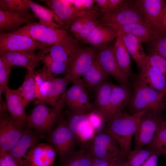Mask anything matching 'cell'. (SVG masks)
Returning <instances> with one entry per match:
<instances>
[{"label": "cell", "instance_id": "30bf717a", "mask_svg": "<svg viewBox=\"0 0 166 166\" xmlns=\"http://www.w3.org/2000/svg\"><path fill=\"white\" fill-rule=\"evenodd\" d=\"M50 46L24 35L11 33H0V51L34 53Z\"/></svg>", "mask_w": 166, "mask_h": 166}, {"label": "cell", "instance_id": "7c38bea8", "mask_svg": "<svg viewBox=\"0 0 166 166\" xmlns=\"http://www.w3.org/2000/svg\"><path fill=\"white\" fill-rule=\"evenodd\" d=\"M97 52L91 48H76L66 75L71 82L81 79L86 68L97 57Z\"/></svg>", "mask_w": 166, "mask_h": 166}, {"label": "cell", "instance_id": "60d3db41", "mask_svg": "<svg viewBox=\"0 0 166 166\" xmlns=\"http://www.w3.org/2000/svg\"><path fill=\"white\" fill-rule=\"evenodd\" d=\"M95 10L86 11L79 15L72 22L70 26V31L76 37L81 31L86 21Z\"/></svg>", "mask_w": 166, "mask_h": 166}, {"label": "cell", "instance_id": "44dd1931", "mask_svg": "<svg viewBox=\"0 0 166 166\" xmlns=\"http://www.w3.org/2000/svg\"><path fill=\"white\" fill-rule=\"evenodd\" d=\"M48 6L55 14L56 22L60 28L64 24L70 27L74 20V0H42Z\"/></svg>", "mask_w": 166, "mask_h": 166}, {"label": "cell", "instance_id": "484cf974", "mask_svg": "<svg viewBox=\"0 0 166 166\" xmlns=\"http://www.w3.org/2000/svg\"><path fill=\"white\" fill-rule=\"evenodd\" d=\"M117 35V32L113 29L99 24L82 41L85 43L101 48L113 41Z\"/></svg>", "mask_w": 166, "mask_h": 166}, {"label": "cell", "instance_id": "603a6c76", "mask_svg": "<svg viewBox=\"0 0 166 166\" xmlns=\"http://www.w3.org/2000/svg\"><path fill=\"white\" fill-rule=\"evenodd\" d=\"M103 25L111 28L117 33H123L132 35L142 42L147 43L152 41L155 33L151 27L141 23H134L122 25L108 24Z\"/></svg>", "mask_w": 166, "mask_h": 166}, {"label": "cell", "instance_id": "ffe728a7", "mask_svg": "<svg viewBox=\"0 0 166 166\" xmlns=\"http://www.w3.org/2000/svg\"><path fill=\"white\" fill-rule=\"evenodd\" d=\"M135 82L162 92L166 89V78L147 61L140 70Z\"/></svg>", "mask_w": 166, "mask_h": 166}, {"label": "cell", "instance_id": "816d5d0a", "mask_svg": "<svg viewBox=\"0 0 166 166\" xmlns=\"http://www.w3.org/2000/svg\"><path fill=\"white\" fill-rule=\"evenodd\" d=\"M95 2V0H84V5L86 10H93L92 9L93 6V4Z\"/></svg>", "mask_w": 166, "mask_h": 166}, {"label": "cell", "instance_id": "7402d4cb", "mask_svg": "<svg viewBox=\"0 0 166 166\" xmlns=\"http://www.w3.org/2000/svg\"><path fill=\"white\" fill-rule=\"evenodd\" d=\"M5 93L6 104L8 111L18 123L26 126L28 116L26 115L25 108L18 90L13 89L7 87Z\"/></svg>", "mask_w": 166, "mask_h": 166}, {"label": "cell", "instance_id": "d4e9b609", "mask_svg": "<svg viewBox=\"0 0 166 166\" xmlns=\"http://www.w3.org/2000/svg\"><path fill=\"white\" fill-rule=\"evenodd\" d=\"M124 42L128 52L136 62L140 70L147 61V55L144 53L142 43L139 39L131 34L117 33Z\"/></svg>", "mask_w": 166, "mask_h": 166}, {"label": "cell", "instance_id": "1f68e13d", "mask_svg": "<svg viewBox=\"0 0 166 166\" xmlns=\"http://www.w3.org/2000/svg\"><path fill=\"white\" fill-rule=\"evenodd\" d=\"M34 71V70H27L24 81L17 89L20 98L25 108L35 99V89Z\"/></svg>", "mask_w": 166, "mask_h": 166}, {"label": "cell", "instance_id": "ba28073f", "mask_svg": "<svg viewBox=\"0 0 166 166\" xmlns=\"http://www.w3.org/2000/svg\"><path fill=\"white\" fill-rule=\"evenodd\" d=\"M11 33L27 36L49 46L61 41L69 35L64 30L53 29L35 22L26 25Z\"/></svg>", "mask_w": 166, "mask_h": 166}, {"label": "cell", "instance_id": "d6986e66", "mask_svg": "<svg viewBox=\"0 0 166 166\" xmlns=\"http://www.w3.org/2000/svg\"><path fill=\"white\" fill-rule=\"evenodd\" d=\"M130 88L121 84L114 85L107 115V123L114 116L122 112L128 105L132 94Z\"/></svg>", "mask_w": 166, "mask_h": 166}, {"label": "cell", "instance_id": "9a60e30c", "mask_svg": "<svg viewBox=\"0 0 166 166\" xmlns=\"http://www.w3.org/2000/svg\"><path fill=\"white\" fill-rule=\"evenodd\" d=\"M131 1L128 4L116 11L103 15L99 24L122 25L139 23L146 24L140 14L130 4Z\"/></svg>", "mask_w": 166, "mask_h": 166}, {"label": "cell", "instance_id": "f546056e", "mask_svg": "<svg viewBox=\"0 0 166 166\" xmlns=\"http://www.w3.org/2000/svg\"><path fill=\"white\" fill-rule=\"evenodd\" d=\"M23 2L30 9L34 16L39 19V23L53 29H60L57 20L56 16L50 9L29 0H22Z\"/></svg>", "mask_w": 166, "mask_h": 166}, {"label": "cell", "instance_id": "4dcf8cb0", "mask_svg": "<svg viewBox=\"0 0 166 166\" xmlns=\"http://www.w3.org/2000/svg\"><path fill=\"white\" fill-rule=\"evenodd\" d=\"M114 46L115 55L119 66L123 74L128 79L132 74L130 55L123 41L118 35Z\"/></svg>", "mask_w": 166, "mask_h": 166}, {"label": "cell", "instance_id": "7dc6e473", "mask_svg": "<svg viewBox=\"0 0 166 166\" xmlns=\"http://www.w3.org/2000/svg\"><path fill=\"white\" fill-rule=\"evenodd\" d=\"M0 166H18L8 152L0 150Z\"/></svg>", "mask_w": 166, "mask_h": 166}, {"label": "cell", "instance_id": "c3c4849f", "mask_svg": "<svg viewBox=\"0 0 166 166\" xmlns=\"http://www.w3.org/2000/svg\"><path fill=\"white\" fill-rule=\"evenodd\" d=\"M34 77L35 89V99H36L38 95L41 87L45 80L41 71H34Z\"/></svg>", "mask_w": 166, "mask_h": 166}, {"label": "cell", "instance_id": "3957f363", "mask_svg": "<svg viewBox=\"0 0 166 166\" xmlns=\"http://www.w3.org/2000/svg\"><path fill=\"white\" fill-rule=\"evenodd\" d=\"M70 82L66 76L46 80L41 86L38 95L34 104L35 105L43 104L61 111L65 104V90Z\"/></svg>", "mask_w": 166, "mask_h": 166}, {"label": "cell", "instance_id": "e0dca14e", "mask_svg": "<svg viewBox=\"0 0 166 166\" xmlns=\"http://www.w3.org/2000/svg\"><path fill=\"white\" fill-rule=\"evenodd\" d=\"M77 41L69 35L61 41L45 48L42 53L52 60L69 65L74 52L77 47Z\"/></svg>", "mask_w": 166, "mask_h": 166}, {"label": "cell", "instance_id": "2e32d148", "mask_svg": "<svg viewBox=\"0 0 166 166\" xmlns=\"http://www.w3.org/2000/svg\"><path fill=\"white\" fill-rule=\"evenodd\" d=\"M130 4L140 14L145 24L152 28L166 5V0H131Z\"/></svg>", "mask_w": 166, "mask_h": 166}, {"label": "cell", "instance_id": "83f0119b", "mask_svg": "<svg viewBox=\"0 0 166 166\" xmlns=\"http://www.w3.org/2000/svg\"><path fill=\"white\" fill-rule=\"evenodd\" d=\"M33 22V19L0 10V33H11L18 30L24 24Z\"/></svg>", "mask_w": 166, "mask_h": 166}, {"label": "cell", "instance_id": "4316f807", "mask_svg": "<svg viewBox=\"0 0 166 166\" xmlns=\"http://www.w3.org/2000/svg\"><path fill=\"white\" fill-rule=\"evenodd\" d=\"M108 76L101 66L96 57L86 68L82 77L85 86L95 91L106 81Z\"/></svg>", "mask_w": 166, "mask_h": 166}, {"label": "cell", "instance_id": "7bdbcfd3", "mask_svg": "<svg viewBox=\"0 0 166 166\" xmlns=\"http://www.w3.org/2000/svg\"><path fill=\"white\" fill-rule=\"evenodd\" d=\"M13 66L0 58V93H5Z\"/></svg>", "mask_w": 166, "mask_h": 166}, {"label": "cell", "instance_id": "ab89813d", "mask_svg": "<svg viewBox=\"0 0 166 166\" xmlns=\"http://www.w3.org/2000/svg\"><path fill=\"white\" fill-rule=\"evenodd\" d=\"M97 11L94 10L89 17L81 31L75 37L77 42L85 39L94 28L99 24V22L97 18Z\"/></svg>", "mask_w": 166, "mask_h": 166}, {"label": "cell", "instance_id": "e575fe53", "mask_svg": "<svg viewBox=\"0 0 166 166\" xmlns=\"http://www.w3.org/2000/svg\"><path fill=\"white\" fill-rule=\"evenodd\" d=\"M94 158L84 148L74 151L63 163V166H91Z\"/></svg>", "mask_w": 166, "mask_h": 166}, {"label": "cell", "instance_id": "9c48e42d", "mask_svg": "<svg viewBox=\"0 0 166 166\" xmlns=\"http://www.w3.org/2000/svg\"><path fill=\"white\" fill-rule=\"evenodd\" d=\"M35 130L27 126L22 135L8 152L18 166H28L29 159L41 136Z\"/></svg>", "mask_w": 166, "mask_h": 166}, {"label": "cell", "instance_id": "277c9868", "mask_svg": "<svg viewBox=\"0 0 166 166\" xmlns=\"http://www.w3.org/2000/svg\"><path fill=\"white\" fill-rule=\"evenodd\" d=\"M48 141L55 150L63 163L74 151L78 141L69 128L67 121L60 117L57 123L48 134Z\"/></svg>", "mask_w": 166, "mask_h": 166}, {"label": "cell", "instance_id": "f35d334b", "mask_svg": "<svg viewBox=\"0 0 166 166\" xmlns=\"http://www.w3.org/2000/svg\"><path fill=\"white\" fill-rule=\"evenodd\" d=\"M150 53L158 55L166 60V32L155 33L149 43Z\"/></svg>", "mask_w": 166, "mask_h": 166}, {"label": "cell", "instance_id": "4fadbf2b", "mask_svg": "<svg viewBox=\"0 0 166 166\" xmlns=\"http://www.w3.org/2000/svg\"><path fill=\"white\" fill-rule=\"evenodd\" d=\"M25 126L8 113L0 115V150L9 152L22 135Z\"/></svg>", "mask_w": 166, "mask_h": 166}, {"label": "cell", "instance_id": "f1b7e54d", "mask_svg": "<svg viewBox=\"0 0 166 166\" xmlns=\"http://www.w3.org/2000/svg\"><path fill=\"white\" fill-rule=\"evenodd\" d=\"M114 84L106 81H104L95 91L94 109L100 113L106 121L112 89Z\"/></svg>", "mask_w": 166, "mask_h": 166}, {"label": "cell", "instance_id": "ac0fdd59", "mask_svg": "<svg viewBox=\"0 0 166 166\" xmlns=\"http://www.w3.org/2000/svg\"><path fill=\"white\" fill-rule=\"evenodd\" d=\"M0 58L13 66H21L29 70H34L39 63L43 60L41 53L35 54L22 52L0 51Z\"/></svg>", "mask_w": 166, "mask_h": 166}, {"label": "cell", "instance_id": "d590c367", "mask_svg": "<svg viewBox=\"0 0 166 166\" xmlns=\"http://www.w3.org/2000/svg\"><path fill=\"white\" fill-rule=\"evenodd\" d=\"M67 122L69 128L76 138L90 123L88 113L76 114L72 112L69 114Z\"/></svg>", "mask_w": 166, "mask_h": 166}, {"label": "cell", "instance_id": "f5cc1de1", "mask_svg": "<svg viewBox=\"0 0 166 166\" xmlns=\"http://www.w3.org/2000/svg\"><path fill=\"white\" fill-rule=\"evenodd\" d=\"M109 1V0H95V2L101 9H104L107 7Z\"/></svg>", "mask_w": 166, "mask_h": 166}, {"label": "cell", "instance_id": "db71d44e", "mask_svg": "<svg viewBox=\"0 0 166 166\" xmlns=\"http://www.w3.org/2000/svg\"><path fill=\"white\" fill-rule=\"evenodd\" d=\"M113 166H128L126 161L122 158H118L114 161Z\"/></svg>", "mask_w": 166, "mask_h": 166}, {"label": "cell", "instance_id": "52a82bcc", "mask_svg": "<svg viewBox=\"0 0 166 166\" xmlns=\"http://www.w3.org/2000/svg\"><path fill=\"white\" fill-rule=\"evenodd\" d=\"M61 111L43 104L36 105L27 117V126L40 134H49L58 121Z\"/></svg>", "mask_w": 166, "mask_h": 166}, {"label": "cell", "instance_id": "bcb514c9", "mask_svg": "<svg viewBox=\"0 0 166 166\" xmlns=\"http://www.w3.org/2000/svg\"><path fill=\"white\" fill-rule=\"evenodd\" d=\"M152 28L154 33L166 32V5L157 22Z\"/></svg>", "mask_w": 166, "mask_h": 166}, {"label": "cell", "instance_id": "681fc988", "mask_svg": "<svg viewBox=\"0 0 166 166\" xmlns=\"http://www.w3.org/2000/svg\"><path fill=\"white\" fill-rule=\"evenodd\" d=\"M116 159L94 158L91 166H113Z\"/></svg>", "mask_w": 166, "mask_h": 166}, {"label": "cell", "instance_id": "f907efd6", "mask_svg": "<svg viewBox=\"0 0 166 166\" xmlns=\"http://www.w3.org/2000/svg\"><path fill=\"white\" fill-rule=\"evenodd\" d=\"M159 156L156 154L152 155L142 166H157Z\"/></svg>", "mask_w": 166, "mask_h": 166}, {"label": "cell", "instance_id": "8992f818", "mask_svg": "<svg viewBox=\"0 0 166 166\" xmlns=\"http://www.w3.org/2000/svg\"><path fill=\"white\" fill-rule=\"evenodd\" d=\"M163 111L145 113L141 117L134 136V149L142 148L154 139L165 121Z\"/></svg>", "mask_w": 166, "mask_h": 166}, {"label": "cell", "instance_id": "d6a6232c", "mask_svg": "<svg viewBox=\"0 0 166 166\" xmlns=\"http://www.w3.org/2000/svg\"><path fill=\"white\" fill-rule=\"evenodd\" d=\"M43 55L44 66L41 70L45 81L55 77L57 75L66 73L69 65L68 64L52 60L48 56Z\"/></svg>", "mask_w": 166, "mask_h": 166}, {"label": "cell", "instance_id": "5bb4252c", "mask_svg": "<svg viewBox=\"0 0 166 166\" xmlns=\"http://www.w3.org/2000/svg\"><path fill=\"white\" fill-rule=\"evenodd\" d=\"M97 52V59L101 66L108 76L113 77L121 85L131 87L128 79L120 69L114 52V45H106Z\"/></svg>", "mask_w": 166, "mask_h": 166}, {"label": "cell", "instance_id": "f6af8a7d", "mask_svg": "<svg viewBox=\"0 0 166 166\" xmlns=\"http://www.w3.org/2000/svg\"><path fill=\"white\" fill-rule=\"evenodd\" d=\"M130 0H109L107 7L104 9H100L99 11L103 15L112 13L128 4Z\"/></svg>", "mask_w": 166, "mask_h": 166}, {"label": "cell", "instance_id": "74e56055", "mask_svg": "<svg viewBox=\"0 0 166 166\" xmlns=\"http://www.w3.org/2000/svg\"><path fill=\"white\" fill-rule=\"evenodd\" d=\"M147 148L154 150L159 156H166V121L153 140L147 145Z\"/></svg>", "mask_w": 166, "mask_h": 166}, {"label": "cell", "instance_id": "6da1fadb", "mask_svg": "<svg viewBox=\"0 0 166 166\" xmlns=\"http://www.w3.org/2000/svg\"><path fill=\"white\" fill-rule=\"evenodd\" d=\"M145 113L141 111L129 114L122 112L114 116L106 124L105 129L117 143L124 160L131 150L132 136L137 130L141 117Z\"/></svg>", "mask_w": 166, "mask_h": 166}, {"label": "cell", "instance_id": "8fae6325", "mask_svg": "<svg viewBox=\"0 0 166 166\" xmlns=\"http://www.w3.org/2000/svg\"><path fill=\"white\" fill-rule=\"evenodd\" d=\"M85 86L81 79L73 83L66 92L65 104L74 113H86L94 109L93 104L89 101Z\"/></svg>", "mask_w": 166, "mask_h": 166}, {"label": "cell", "instance_id": "7a4b0ae2", "mask_svg": "<svg viewBox=\"0 0 166 166\" xmlns=\"http://www.w3.org/2000/svg\"><path fill=\"white\" fill-rule=\"evenodd\" d=\"M128 106L132 114L141 111H163L166 108V89L159 92L135 81Z\"/></svg>", "mask_w": 166, "mask_h": 166}, {"label": "cell", "instance_id": "b9f144b4", "mask_svg": "<svg viewBox=\"0 0 166 166\" xmlns=\"http://www.w3.org/2000/svg\"><path fill=\"white\" fill-rule=\"evenodd\" d=\"M88 115L90 123L96 134L105 129L106 122L104 117L100 113L94 109L88 113Z\"/></svg>", "mask_w": 166, "mask_h": 166}, {"label": "cell", "instance_id": "5b68a950", "mask_svg": "<svg viewBox=\"0 0 166 166\" xmlns=\"http://www.w3.org/2000/svg\"><path fill=\"white\" fill-rule=\"evenodd\" d=\"M94 158L115 159L122 158L119 147L113 137L105 129L90 141L81 144Z\"/></svg>", "mask_w": 166, "mask_h": 166}, {"label": "cell", "instance_id": "ee69618b", "mask_svg": "<svg viewBox=\"0 0 166 166\" xmlns=\"http://www.w3.org/2000/svg\"><path fill=\"white\" fill-rule=\"evenodd\" d=\"M147 61L166 78V60L158 55L150 53L147 55Z\"/></svg>", "mask_w": 166, "mask_h": 166}, {"label": "cell", "instance_id": "8d00e7d4", "mask_svg": "<svg viewBox=\"0 0 166 166\" xmlns=\"http://www.w3.org/2000/svg\"><path fill=\"white\" fill-rule=\"evenodd\" d=\"M154 154H157L152 150L134 149L129 152L125 160L128 166H142Z\"/></svg>", "mask_w": 166, "mask_h": 166}, {"label": "cell", "instance_id": "836d02e7", "mask_svg": "<svg viewBox=\"0 0 166 166\" xmlns=\"http://www.w3.org/2000/svg\"><path fill=\"white\" fill-rule=\"evenodd\" d=\"M29 9L22 0H0V10L33 19L34 16L30 12Z\"/></svg>", "mask_w": 166, "mask_h": 166}, {"label": "cell", "instance_id": "cb8c5ba5", "mask_svg": "<svg viewBox=\"0 0 166 166\" xmlns=\"http://www.w3.org/2000/svg\"><path fill=\"white\" fill-rule=\"evenodd\" d=\"M57 152L51 144L38 143L28 160V166H53Z\"/></svg>", "mask_w": 166, "mask_h": 166}]
</instances>
